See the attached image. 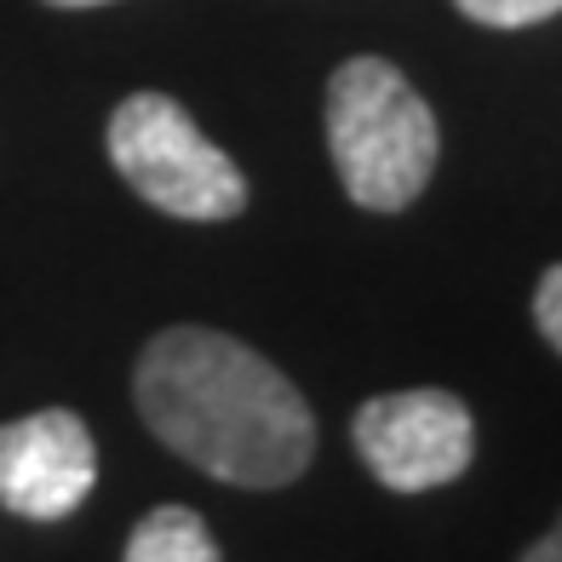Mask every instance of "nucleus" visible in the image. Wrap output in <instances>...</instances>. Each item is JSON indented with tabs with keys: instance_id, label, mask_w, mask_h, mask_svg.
Returning <instances> with one entry per match:
<instances>
[{
	"instance_id": "1",
	"label": "nucleus",
	"mask_w": 562,
	"mask_h": 562,
	"mask_svg": "<svg viewBox=\"0 0 562 562\" xmlns=\"http://www.w3.org/2000/svg\"><path fill=\"white\" fill-rule=\"evenodd\" d=\"M133 396L156 442L229 488H288L316 453V419L270 356L218 327H167L144 345Z\"/></svg>"
},
{
	"instance_id": "2",
	"label": "nucleus",
	"mask_w": 562,
	"mask_h": 562,
	"mask_svg": "<svg viewBox=\"0 0 562 562\" xmlns=\"http://www.w3.org/2000/svg\"><path fill=\"white\" fill-rule=\"evenodd\" d=\"M327 149L345 195L368 213H402L425 195L442 133L414 81L385 58H350L327 81Z\"/></svg>"
},
{
	"instance_id": "3",
	"label": "nucleus",
	"mask_w": 562,
	"mask_h": 562,
	"mask_svg": "<svg viewBox=\"0 0 562 562\" xmlns=\"http://www.w3.org/2000/svg\"><path fill=\"white\" fill-rule=\"evenodd\" d=\"M110 161L149 207L218 224L247 207V178L167 92H133L110 115Z\"/></svg>"
},
{
	"instance_id": "4",
	"label": "nucleus",
	"mask_w": 562,
	"mask_h": 562,
	"mask_svg": "<svg viewBox=\"0 0 562 562\" xmlns=\"http://www.w3.org/2000/svg\"><path fill=\"white\" fill-rule=\"evenodd\" d=\"M356 453L368 459V471L396 494H425L448 488L453 476H465L476 453V425L471 407L453 391H385L356 407Z\"/></svg>"
},
{
	"instance_id": "5",
	"label": "nucleus",
	"mask_w": 562,
	"mask_h": 562,
	"mask_svg": "<svg viewBox=\"0 0 562 562\" xmlns=\"http://www.w3.org/2000/svg\"><path fill=\"white\" fill-rule=\"evenodd\" d=\"M98 488V448L81 414L41 407L0 425V505L30 522L75 517Z\"/></svg>"
},
{
	"instance_id": "6",
	"label": "nucleus",
	"mask_w": 562,
	"mask_h": 562,
	"mask_svg": "<svg viewBox=\"0 0 562 562\" xmlns=\"http://www.w3.org/2000/svg\"><path fill=\"white\" fill-rule=\"evenodd\" d=\"M121 562H224L213 528L190 505H156L149 517L126 533Z\"/></svg>"
},
{
	"instance_id": "7",
	"label": "nucleus",
	"mask_w": 562,
	"mask_h": 562,
	"mask_svg": "<svg viewBox=\"0 0 562 562\" xmlns=\"http://www.w3.org/2000/svg\"><path fill=\"white\" fill-rule=\"evenodd\" d=\"M465 18L488 23V30H528V23H546L562 12V0H453Z\"/></svg>"
},
{
	"instance_id": "8",
	"label": "nucleus",
	"mask_w": 562,
	"mask_h": 562,
	"mask_svg": "<svg viewBox=\"0 0 562 562\" xmlns=\"http://www.w3.org/2000/svg\"><path fill=\"white\" fill-rule=\"evenodd\" d=\"M533 322H540V334L562 356V265H551L540 276V288H533Z\"/></svg>"
},
{
	"instance_id": "9",
	"label": "nucleus",
	"mask_w": 562,
	"mask_h": 562,
	"mask_svg": "<svg viewBox=\"0 0 562 562\" xmlns=\"http://www.w3.org/2000/svg\"><path fill=\"white\" fill-rule=\"evenodd\" d=\"M522 562H562V522L546 533V540H533V546L522 551Z\"/></svg>"
},
{
	"instance_id": "10",
	"label": "nucleus",
	"mask_w": 562,
	"mask_h": 562,
	"mask_svg": "<svg viewBox=\"0 0 562 562\" xmlns=\"http://www.w3.org/2000/svg\"><path fill=\"white\" fill-rule=\"evenodd\" d=\"M46 7H64V12H81V7H110V0H46Z\"/></svg>"
}]
</instances>
